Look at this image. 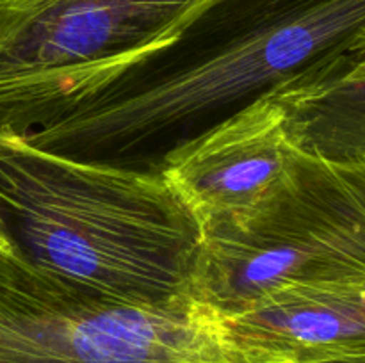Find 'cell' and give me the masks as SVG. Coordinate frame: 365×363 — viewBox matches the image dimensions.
Masks as SVG:
<instances>
[{"label": "cell", "mask_w": 365, "mask_h": 363, "mask_svg": "<svg viewBox=\"0 0 365 363\" xmlns=\"http://www.w3.org/2000/svg\"><path fill=\"white\" fill-rule=\"evenodd\" d=\"M0 238L36 269L106 298H196L203 235L160 173L39 148L0 130Z\"/></svg>", "instance_id": "1"}, {"label": "cell", "mask_w": 365, "mask_h": 363, "mask_svg": "<svg viewBox=\"0 0 365 363\" xmlns=\"http://www.w3.org/2000/svg\"><path fill=\"white\" fill-rule=\"evenodd\" d=\"M196 28L216 41L195 63L110 93L27 137L77 155L125 152L187 127L348 48L365 32V0H227Z\"/></svg>", "instance_id": "2"}, {"label": "cell", "mask_w": 365, "mask_h": 363, "mask_svg": "<svg viewBox=\"0 0 365 363\" xmlns=\"http://www.w3.org/2000/svg\"><path fill=\"white\" fill-rule=\"evenodd\" d=\"M227 0H0V130L31 134L187 41Z\"/></svg>", "instance_id": "3"}, {"label": "cell", "mask_w": 365, "mask_h": 363, "mask_svg": "<svg viewBox=\"0 0 365 363\" xmlns=\"http://www.w3.org/2000/svg\"><path fill=\"white\" fill-rule=\"evenodd\" d=\"M0 363H291L200 298L135 305L36 269L0 238Z\"/></svg>", "instance_id": "4"}, {"label": "cell", "mask_w": 365, "mask_h": 363, "mask_svg": "<svg viewBox=\"0 0 365 363\" xmlns=\"http://www.w3.org/2000/svg\"><path fill=\"white\" fill-rule=\"evenodd\" d=\"M294 280H365V153L305 149L298 180L273 209L245 230L203 238L195 290L232 315Z\"/></svg>", "instance_id": "5"}, {"label": "cell", "mask_w": 365, "mask_h": 363, "mask_svg": "<svg viewBox=\"0 0 365 363\" xmlns=\"http://www.w3.org/2000/svg\"><path fill=\"white\" fill-rule=\"evenodd\" d=\"M303 153L287 107L269 88L178 142L159 173L209 238L245 230L273 209L298 180Z\"/></svg>", "instance_id": "6"}, {"label": "cell", "mask_w": 365, "mask_h": 363, "mask_svg": "<svg viewBox=\"0 0 365 363\" xmlns=\"http://www.w3.org/2000/svg\"><path fill=\"white\" fill-rule=\"evenodd\" d=\"M227 317L245 340L291 363L365 358V280L284 281Z\"/></svg>", "instance_id": "7"}, {"label": "cell", "mask_w": 365, "mask_h": 363, "mask_svg": "<svg viewBox=\"0 0 365 363\" xmlns=\"http://www.w3.org/2000/svg\"><path fill=\"white\" fill-rule=\"evenodd\" d=\"M273 89L287 107L303 148L324 157L364 155L365 75L316 60Z\"/></svg>", "instance_id": "8"}, {"label": "cell", "mask_w": 365, "mask_h": 363, "mask_svg": "<svg viewBox=\"0 0 365 363\" xmlns=\"http://www.w3.org/2000/svg\"><path fill=\"white\" fill-rule=\"evenodd\" d=\"M330 64L335 70H341L349 75H365V32L355 39L351 45L341 53L321 59Z\"/></svg>", "instance_id": "9"}, {"label": "cell", "mask_w": 365, "mask_h": 363, "mask_svg": "<svg viewBox=\"0 0 365 363\" xmlns=\"http://www.w3.org/2000/svg\"><path fill=\"white\" fill-rule=\"evenodd\" d=\"M344 363H365V358H355V359H342Z\"/></svg>", "instance_id": "10"}, {"label": "cell", "mask_w": 365, "mask_h": 363, "mask_svg": "<svg viewBox=\"0 0 365 363\" xmlns=\"http://www.w3.org/2000/svg\"><path fill=\"white\" fill-rule=\"evenodd\" d=\"M331 363H344V362H331Z\"/></svg>", "instance_id": "11"}]
</instances>
